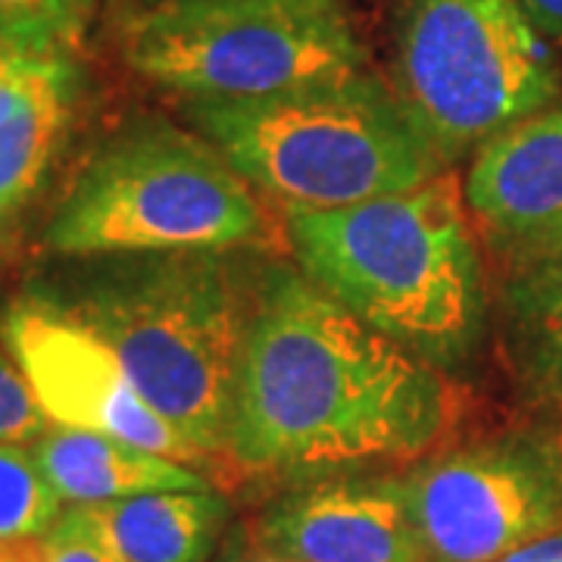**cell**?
I'll use <instances>...</instances> for the list:
<instances>
[{"label": "cell", "instance_id": "cell-1", "mask_svg": "<svg viewBox=\"0 0 562 562\" xmlns=\"http://www.w3.org/2000/svg\"><path fill=\"white\" fill-rule=\"evenodd\" d=\"M457 416L450 379L306 279L262 262L225 460L288 484L425 460Z\"/></svg>", "mask_w": 562, "mask_h": 562}, {"label": "cell", "instance_id": "cell-2", "mask_svg": "<svg viewBox=\"0 0 562 562\" xmlns=\"http://www.w3.org/2000/svg\"><path fill=\"white\" fill-rule=\"evenodd\" d=\"M244 250L60 257L29 297L94 331L140 397L210 460L225 453L260 279V266Z\"/></svg>", "mask_w": 562, "mask_h": 562}, {"label": "cell", "instance_id": "cell-3", "mask_svg": "<svg viewBox=\"0 0 562 562\" xmlns=\"http://www.w3.org/2000/svg\"><path fill=\"white\" fill-rule=\"evenodd\" d=\"M294 262L353 316L438 372H469L494 325L491 276L457 176L416 191L284 206Z\"/></svg>", "mask_w": 562, "mask_h": 562}, {"label": "cell", "instance_id": "cell-4", "mask_svg": "<svg viewBox=\"0 0 562 562\" xmlns=\"http://www.w3.org/2000/svg\"><path fill=\"white\" fill-rule=\"evenodd\" d=\"M191 128L284 206L335 210L447 172L391 85L369 69L250 101H181Z\"/></svg>", "mask_w": 562, "mask_h": 562}, {"label": "cell", "instance_id": "cell-5", "mask_svg": "<svg viewBox=\"0 0 562 562\" xmlns=\"http://www.w3.org/2000/svg\"><path fill=\"white\" fill-rule=\"evenodd\" d=\"M254 184L194 128L122 125L85 160L44 228L57 257L244 250L266 238Z\"/></svg>", "mask_w": 562, "mask_h": 562}, {"label": "cell", "instance_id": "cell-6", "mask_svg": "<svg viewBox=\"0 0 562 562\" xmlns=\"http://www.w3.org/2000/svg\"><path fill=\"white\" fill-rule=\"evenodd\" d=\"M387 63L394 98L443 166L560 94L522 0H394Z\"/></svg>", "mask_w": 562, "mask_h": 562}, {"label": "cell", "instance_id": "cell-7", "mask_svg": "<svg viewBox=\"0 0 562 562\" xmlns=\"http://www.w3.org/2000/svg\"><path fill=\"white\" fill-rule=\"evenodd\" d=\"M125 63L181 101H250L366 69L353 0H169L138 7Z\"/></svg>", "mask_w": 562, "mask_h": 562}, {"label": "cell", "instance_id": "cell-8", "mask_svg": "<svg viewBox=\"0 0 562 562\" xmlns=\"http://www.w3.org/2000/svg\"><path fill=\"white\" fill-rule=\"evenodd\" d=\"M422 562H497L562 525V447L509 431L406 465Z\"/></svg>", "mask_w": 562, "mask_h": 562}, {"label": "cell", "instance_id": "cell-9", "mask_svg": "<svg viewBox=\"0 0 562 562\" xmlns=\"http://www.w3.org/2000/svg\"><path fill=\"white\" fill-rule=\"evenodd\" d=\"M0 331L54 425L110 435L184 465L203 462L201 450L140 397L120 357L85 325L25 297L10 306Z\"/></svg>", "mask_w": 562, "mask_h": 562}, {"label": "cell", "instance_id": "cell-10", "mask_svg": "<svg viewBox=\"0 0 562 562\" xmlns=\"http://www.w3.org/2000/svg\"><path fill=\"white\" fill-rule=\"evenodd\" d=\"M379 472L288 484L262 509L254 535L294 562H422L401 475Z\"/></svg>", "mask_w": 562, "mask_h": 562}, {"label": "cell", "instance_id": "cell-11", "mask_svg": "<svg viewBox=\"0 0 562 562\" xmlns=\"http://www.w3.org/2000/svg\"><path fill=\"white\" fill-rule=\"evenodd\" d=\"M462 201L491 260L562 238V103L484 140L462 179Z\"/></svg>", "mask_w": 562, "mask_h": 562}, {"label": "cell", "instance_id": "cell-12", "mask_svg": "<svg viewBox=\"0 0 562 562\" xmlns=\"http://www.w3.org/2000/svg\"><path fill=\"white\" fill-rule=\"evenodd\" d=\"M491 297L525 401L562 409V238L494 260Z\"/></svg>", "mask_w": 562, "mask_h": 562}, {"label": "cell", "instance_id": "cell-13", "mask_svg": "<svg viewBox=\"0 0 562 562\" xmlns=\"http://www.w3.org/2000/svg\"><path fill=\"white\" fill-rule=\"evenodd\" d=\"M41 475L69 506H98L154 491L210 487L194 465L166 460L110 435L50 425L29 443Z\"/></svg>", "mask_w": 562, "mask_h": 562}, {"label": "cell", "instance_id": "cell-14", "mask_svg": "<svg viewBox=\"0 0 562 562\" xmlns=\"http://www.w3.org/2000/svg\"><path fill=\"white\" fill-rule=\"evenodd\" d=\"M79 98L72 54H41L0 88V194L29 201L60 154Z\"/></svg>", "mask_w": 562, "mask_h": 562}, {"label": "cell", "instance_id": "cell-15", "mask_svg": "<svg viewBox=\"0 0 562 562\" xmlns=\"http://www.w3.org/2000/svg\"><path fill=\"white\" fill-rule=\"evenodd\" d=\"M88 509L125 562H213L232 519L213 487L154 491Z\"/></svg>", "mask_w": 562, "mask_h": 562}, {"label": "cell", "instance_id": "cell-16", "mask_svg": "<svg viewBox=\"0 0 562 562\" xmlns=\"http://www.w3.org/2000/svg\"><path fill=\"white\" fill-rule=\"evenodd\" d=\"M66 509L25 443L0 441V541L44 535Z\"/></svg>", "mask_w": 562, "mask_h": 562}, {"label": "cell", "instance_id": "cell-17", "mask_svg": "<svg viewBox=\"0 0 562 562\" xmlns=\"http://www.w3.org/2000/svg\"><path fill=\"white\" fill-rule=\"evenodd\" d=\"M0 562H125L88 506H66L44 535L0 541Z\"/></svg>", "mask_w": 562, "mask_h": 562}, {"label": "cell", "instance_id": "cell-18", "mask_svg": "<svg viewBox=\"0 0 562 562\" xmlns=\"http://www.w3.org/2000/svg\"><path fill=\"white\" fill-rule=\"evenodd\" d=\"M91 16V0H0V32L44 54H72Z\"/></svg>", "mask_w": 562, "mask_h": 562}, {"label": "cell", "instance_id": "cell-19", "mask_svg": "<svg viewBox=\"0 0 562 562\" xmlns=\"http://www.w3.org/2000/svg\"><path fill=\"white\" fill-rule=\"evenodd\" d=\"M50 425L54 422L41 409L32 384L22 375L20 362L13 360V353L3 344L0 347V441L32 443Z\"/></svg>", "mask_w": 562, "mask_h": 562}, {"label": "cell", "instance_id": "cell-20", "mask_svg": "<svg viewBox=\"0 0 562 562\" xmlns=\"http://www.w3.org/2000/svg\"><path fill=\"white\" fill-rule=\"evenodd\" d=\"M213 562H294L288 560V557H281L276 550H269L266 543L250 531H238V535H232V541L222 547L220 553H216V560Z\"/></svg>", "mask_w": 562, "mask_h": 562}, {"label": "cell", "instance_id": "cell-21", "mask_svg": "<svg viewBox=\"0 0 562 562\" xmlns=\"http://www.w3.org/2000/svg\"><path fill=\"white\" fill-rule=\"evenodd\" d=\"M522 7L543 38L562 44V0H522Z\"/></svg>", "mask_w": 562, "mask_h": 562}, {"label": "cell", "instance_id": "cell-22", "mask_svg": "<svg viewBox=\"0 0 562 562\" xmlns=\"http://www.w3.org/2000/svg\"><path fill=\"white\" fill-rule=\"evenodd\" d=\"M497 562H562V531H550V535H543L538 541L525 543L519 550H513V553H506Z\"/></svg>", "mask_w": 562, "mask_h": 562}, {"label": "cell", "instance_id": "cell-23", "mask_svg": "<svg viewBox=\"0 0 562 562\" xmlns=\"http://www.w3.org/2000/svg\"><path fill=\"white\" fill-rule=\"evenodd\" d=\"M41 54H44V50L25 47V44H20L16 38H10L7 32H0V88L16 76L25 63H32L35 57H41Z\"/></svg>", "mask_w": 562, "mask_h": 562}, {"label": "cell", "instance_id": "cell-24", "mask_svg": "<svg viewBox=\"0 0 562 562\" xmlns=\"http://www.w3.org/2000/svg\"><path fill=\"white\" fill-rule=\"evenodd\" d=\"M16 220H20V206H13V203L0 194V257H3V250L10 247V241H13Z\"/></svg>", "mask_w": 562, "mask_h": 562}, {"label": "cell", "instance_id": "cell-25", "mask_svg": "<svg viewBox=\"0 0 562 562\" xmlns=\"http://www.w3.org/2000/svg\"><path fill=\"white\" fill-rule=\"evenodd\" d=\"M157 3H169V0H138V7H157Z\"/></svg>", "mask_w": 562, "mask_h": 562}]
</instances>
